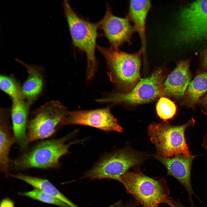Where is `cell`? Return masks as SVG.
<instances>
[{"label":"cell","instance_id":"obj_1","mask_svg":"<svg viewBox=\"0 0 207 207\" xmlns=\"http://www.w3.org/2000/svg\"><path fill=\"white\" fill-rule=\"evenodd\" d=\"M97 48L104 57L110 81L118 88L127 93L131 91L141 79L140 69L142 51L140 49L129 53L119 48L97 45Z\"/></svg>","mask_w":207,"mask_h":207},{"label":"cell","instance_id":"obj_2","mask_svg":"<svg viewBox=\"0 0 207 207\" xmlns=\"http://www.w3.org/2000/svg\"><path fill=\"white\" fill-rule=\"evenodd\" d=\"M72 42L79 50L85 53L87 60V76L90 80L97 71V62L95 57L99 22L93 23L79 16L68 1L62 4Z\"/></svg>","mask_w":207,"mask_h":207},{"label":"cell","instance_id":"obj_3","mask_svg":"<svg viewBox=\"0 0 207 207\" xmlns=\"http://www.w3.org/2000/svg\"><path fill=\"white\" fill-rule=\"evenodd\" d=\"M73 134L42 141L10 163L15 168L22 169L57 168L60 165V158L68 153L69 147L76 142L67 143Z\"/></svg>","mask_w":207,"mask_h":207},{"label":"cell","instance_id":"obj_4","mask_svg":"<svg viewBox=\"0 0 207 207\" xmlns=\"http://www.w3.org/2000/svg\"><path fill=\"white\" fill-rule=\"evenodd\" d=\"M163 182L140 172H127L120 182L143 207H159L162 203L173 207L174 204L168 197V188Z\"/></svg>","mask_w":207,"mask_h":207},{"label":"cell","instance_id":"obj_5","mask_svg":"<svg viewBox=\"0 0 207 207\" xmlns=\"http://www.w3.org/2000/svg\"><path fill=\"white\" fill-rule=\"evenodd\" d=\"M194 122L192 118L185 124L177 126L163 122L150 124L148 127V134L156 147L157 155L164 158L179 154L191 156L184 132Z\"/></svg>","mask_w":207,"mask_h":207},{"label":"cell","instance_id":"obj_6","mask_svg":"<svg viewBox=\"0 0 207 207\" xmlns=\"http://www.w3.org/2000/svg\"><path fill=\"white\" fill-rule=\"evenodd\" d=\"M68 111L57 101L48 102L37 109L28 122L26 147L33 141L52 136L63 125Z\"/></svg>","mask_w":207,"mask_h":207},{"label":"cell","instance_id":"obj_7","mask_svg":"<svg viewBox=\"0 0 207 207\" xmlns=\"http://www.w3.org/2000/svg\"><path fill=\"white\" fill-rule=\"evenodd\" d=\"M142 156L131 150H120L108 154L91 168L83 178L92 179H107L120 182L122 176L130 168L141 163Z\"/></svg>","mask_w":207,"mask_h":207},{"label":"cell","instance_id":"obj_8","mask_svg":"<svg viewBox=\"0 0 207 207\" xmlns=\"http://www.w3.org/2000/svg\"><path fill=\"white\" fill-rule=\"evenodd\" d=\"M164 80L163 71L159 69L150 76L141 79L130 91L108 94L96 101L101 103L133 105L149 102L159 96H163Z\"/></svg>","mask_w":207,"mask_h":207},{"label":"cell","instance_id":"obj_9","mask_svg":"<svg viewBox=\"0 0 207 207\" xmlns=\"http://www.w3.org/2000/svg\"><path fill=\"white\" fill-rule=\"evenodd\" d=\"M178 41L187 43L207 37V0L197 1L183 8L179 14Z\"/></svg>","mask_w":207,"mask_h":207},{"label":"cell","instance_id":"obj_10","mask_svg":"<svg viewBox=\"0 0 207 207\" xmlns=\"http://www.w3.org/2000/svg\"><path fill=\"white\" fill-rule=\"evenodd\" d=\"M63 125L87 126L108 132L122 131V128L112 114L109 107L89 110L68 111Z\"/></svg>","mask_w":207,"mask_h":207},{"label":"cell","instance_id":"obj_11","mask_svg":"<svg viewBox=\"0 0 207 207\" xmlns=\"http://www.w3.org/2000/svg\"><path fill=\"white\" fill-rule=\"evenodd\" d=\"M99 22V28L103 31L111 46L119 48L125 43L132 44V37L136 32L133 25L126 17L114 15L108 3L105 15Z\"/></svg>","mask_w":207,"mask_h":207},{"label":"cell","instance_id":"obj_12","mask_svg":"<svg viewBox=\"0 0 207 207\" xmlns=\"http://www.w3.org/2000/svg\"><path fill=\"white\" fill-rule=\"evenodd\" d=\"M190 61L178 62L164 83L163 96L178 99L183 98L191 78Z\"/></svg>","mask_w":207,"mask_h":207},{"label":"cell","instance_id":"obj_13","mask_svg":"<svg viewBox=\"0 0 207 207\" xmlns=\"http://www.w3.org/2000/svg\"><path fill=\"white\" fill-rule=\"evenodd\" d=\"M155 157L165 166L168 175L175 178L185 187L191 198L193 193L190 177L193 156L179 154L171 158H164L157 155Z\"/></svg>","mask_w":207,"mask_h":207},{"label":"cell","instance_id":"obj_14","mask_svg":"<svg viewBox=\"0 0 207 207\" xmlns=\"http://www.w3.org/2000/svg\"><path fill=\"white\" fill-rule=\"evenodd\" d=\"M151 7L150 0H131L126 16L130 22L133 23L135 32L139 35L141 43L140 49L143 56L145 57L146 53V21Z\"/></svg>","mask_w":207,"mask_h":207},{"label":"cell","instance_id":"obj_15","mask_svg":"<svg viewBox=\"0 0 207 207\" xmlns=\"http://www.w3.org/2000/svg\"><path fill=\"white\" fill-rule=\"evenodd\" d=\"M30 104L23 97L13 100L11 118L13 134L15 141L22 149L26 147Z\"/></svg>","mask_w":207,"mask_h":207},{"label":"cell","instance_id":"obj_16","mask_svg":"<svg viewBox=\"0 0 207 207\" xmlns=\"http://www.w3.org/2000/svg\"><path fill=\"white\" fill-rule=\"evenodd\" d=\"M16 60L24 66L28 73V77L21 87L24 98L30 104L39 96L43 88V69L41 67L27 64L21 60Z\"/></svg>","mask_w":207,"mask_h":207},{"label":"cell","instance_id":"obj_17","mask_svg":"<svg viewBox=\"0 0 207 207\" xmlns=\"http://www.w3.org/2000/svg\"><path fill=\"white\" fill-rule=\"evenodd\" d=\"M7 113L3 109L0 110V170L7 175L10 163L9 152L15 140L12 126H10Z\"/></svg>","mask_w":207,"mask_h":207},{"label":"cell","instance_id":"obj_18","mask_svg":"<svg viewBox=\"0 0 207 207\" xmlns=\"http://www.w3.org/2000/svg\"><path fill=\"white\" fill-rule=\"evenodd\" d=\"M207 91V70L198 74L190 82L183 97L182 105L193 108Z\"/></svg>","mask_w":207,"mask_h":207},{"label":"cell","instance_id":"obj_19","mask_svg":"<svg viewBox=\"0 0 207 207\" xmlns=\"http://www.w3.org/2000/svg\"><path fill=\"white\" fill-rule=\"evenodd\" d=\"M0 87L12 100L23 97L21 87L16 80L12 77L1 75Z\"/></svg>","mask_w":207,"mask_h":207},{"label":"cell","instance_id":"obj_20","mask_svg":"<svg viewBox=\"0 0 207 207\" xmlns=\"http://www.w3.org/2000/svg\"><path fill=\"white\" fill-rule=\"evenodd\" d=\"M156 110L158 116L166 121L175 116L177 109L173 101L166 97L161 96L157 103Z\"/></svg>","mask_w":207,"mask_h":207},{"label":"cell","instance_id":"obj_21","mask_svg":"<svg viewBox=\"0 0 207 207\" xmlns=\"http://www.w3.org/2000/svg\"><path fill=\"white\" fill-rule=\"evenodd\" d=\"M19 194L43 202L60 207H70L57 199L36 188L32 191L20 192Z\"/></svg>","mask_w":207,"mask_h":207},{"label":"cell","instance_id":"obj_22","mask_svg":"<svg viewBox=\"0 0 207 207\" xmlns=\"http://www.w3.org/2000/svg\"><path fill=\"white\" fill-rule=\"evenodd\" d=\"M14 206L13 201L8 198L3 199L0 203V207H14Z\"/></svg>","mask_w":207,"mask_h":207},{"label":"cell","instance_id":"obj_23","mask_svg":"<svg viewBox=\"0 0 207 207\" xmlns=\"http://www.w3.org/2000/svg\"><path fill=\"white\" fill-rule=\"evenodd\" d=\"M202 65L203 67L207 70V49L204 55L202 61Z\"/></svg>","mask_w":207,"mask_h":207},{"label":"cell","instance_id":"obj_24","mask_svg":"<svg viewBox=\"0 0 207 207\" xmlns=\"http://www.w3.org/2000/svg\"><path fill=\"white\" fill-rule=\"evenodd\" d=\"M201 104L207 111V94L201 100Z\"/></svg>","mask_w":207,"mask_h":207},{"label":"cell","instance_id":"obj_25","mask_svg":"<svg viewBox=\"0 0 207 207\" xmlns=\"http://www.w3.org/2000/svg\"><path fill=\"white\" fill-rule=\"evenodd\" d=\"M109 207H123L122 203L120 201L115 203Z\"/></svg>","mask_w":207,"mask_h":207},{"label":"cell","instance_id":"obj_26","mask_svg":"<svg viewBox=\"0 0 207 207\" xmlns=\"http://www.w3.org/2000/svg\"><path fill=\"white\" fill-rule=\"evenodd\" d=\"M174 207H186L179 203H174Z\"/></svg>","mask_w":207,"mask_h":207},{"label":"cell","instance_id":"obj_27","mask_svg":"<svg viewBox=\"0 0 207 207\" xmlns=\"http://www.w3.org/2000/svg\"><path fill=\"white\" fill-rule=\"evenodd\" d=\"M126 207H136L133 205L129 204L126 206Z\"/></svg>","mask_w":207,"mask_h":207},{"label":"cell","instance_id":"obj_28","mask_svg":"<svg viewBox=\"0 0 207 207\" xmlns=\"http://www.w3.org/2000/svg\"></svg>","mask_w":207,"mask_h":207}]
</instances>
